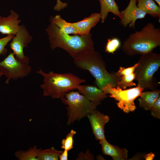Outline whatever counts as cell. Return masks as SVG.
<instances>
[{"instance_id":"d6986e66","label":"cell","mask_w":160,"mask_h":160,"mask_svg":"<svg viewBox=\"0 0 160 160\" xmlns=\"http://www.w3.org/2000/svg\"><path fill=\"white\" fill-rule=\"evenodd\" d=\"M50 22L54 23L60 31L65 33L78 35L77 32L73 23H69L63 19L59 15L51 18Z\"/></svg>"},{"instance_id":"f1b7e54d","label":"cell","mask_w":160,"mask_h":160,"mask_svg":"<svg viewBox=\"0 0 160 160\" xmlns=\"http://www.w3.org/2000/svg\"><path fill=\"white\" fill-rule=\"evenodd\" d=\"M56 5L54 7V10L59 11L67 7V4L66 3H63L60 0H56Z\"/></svg>"},{"instance_id":"3957f363","label":"cell","mask_w":160,"mask_h":160,"mask_svg":"<svg viewBox=\"0 0 160 160\" xmlns=\"http://www.w3.org/2000/svg\"><path fill=\"white\" fill-rule=\"evenodd\" d=\"M160 46V28L148 23L139 31L129 35L122 46L123 51L132 56L152 52Z\"/></svg>"},{"instance_id":"1f68e13d","label":"cell","mask_w":160,"mask_h":160,"mask_svg":"<svg viewBox=\"0 0 160 160\" xmlns=\"http://www.w3.org/2000/svg\"><path fill=\"white\" fill-rule=\"evenodd\" d=\"M156 1L159 5V6L160 7V0H154Z\"/></svg>"},{"instance_id":"cb8c5ba5","label":"cell","mask_w":160,"mask_h":160,"mask_svg":"<svg viewBox=\"0 0 160 160\" xmlns=\"http://www.w3.org/2000/svg\"><path fill=\"white\" fill-rule=\"evenodd\" d=\"M76 131L71 129L65 138L62 141L61 148L64 150L69 151L73 148V137L76 134Z\"/></svg>"},{"instance_id":"4316f807","label":"cell","mask_w":160,"mask_h":160,"mask_svg":"<svg viewBox=\"0 0 160 160\" xmlns=\"http://www.w3.org/2000/svg\"><path fill=\"white\" fill-rule=\"evenodd\" d=\"M151 115L156 118H160V97L155 101L151 107Z\"/></svg>"},{"instance_id":"8992f818","label":"cell","mask_w":160,"mask_h":160,"mask_svg":"<svg viewBox=\"0 0 160 160\" xmlns=\"http://www.w3.org/2000/svg\"><path fill=\"white\" fill-rule=\"evenodd\" d=\"M141 55L134 72L135 79L143 89L153 90L156 83L153 76L160 67V55L151 52Z\"/></svg>"},{"instance_id":"277c9868","label":"cell","mask_w":160,"mask_h":160,"mask_svg":"<svg viewBox=\"0 0 160 160\" xmlns=\"http://www.w3.org/2000/svg\"><path fill=\"white\" fill-rule=\"evenodd\" d=\"M36 72L43 77V83L40 86L43 96L53 99L64 97L66 93L76 89L79 85L86 81L71 73H57L51 71L46 73L40 68Z\"/></svg>"},{"instance_id":"6da1fadb","label":"cell","mask_w":160,"mask_h":160,"mask_svg":"<svg viewBox=\"0 0 160 160\" xmlns=\"http://www.w3.org/2000/svg\"><path fill=\"white\" fill-rule=\"evenodd\" d=\"M46 31L51 49H63L73 59L87 51L95 49L90 33L82 36H71L60 31L57 26L51 22Z\"/></svg>"},{"instance_id":"7c38bea8","label":"cell","mask_w":160,"mask_h":160,"mask_svg":"<svg viewBox=\"0 0 160 160\" xmlns=\"http://www.w3.org/2000/svg\"><path fill=\"white\" fill-rule=\"evenodd\" d=\"M10 12L7 17L0 16V33L3 34L15 35L20 27L19 24L21 21L18 19L19 15L12 10Z\"/></svg>"},{"instance_id":"44dd1931","label":"cell","mask_w":160,"mask_h":160,"mask_svg":"<svg viewBox=\"0 0 160 160\" xmlns=\"http://www.w3.org/2000/svg\"><path fill=\"white\" fill-rule=\"evenodd\" d=\"M62 151H58L52 147L50 148L41 150L37 158L38 160H58Z\"/></svg>"},{"instance_id":"30bf717a","label":"cell","mask_w":160,"mask_h":160,"mask_svg":"<svg viewBox=\"0 0 160 160\" xmlns=\"http://www.w3.org/2000/svg\"><path fill=\"white\" fill-rule=\"evenodd\" d=\"M137 0H130L127 7L121 12L122 18L119 23L124 27L129 25V28L135 29L136 20L145 18L146 14L137 7Z\"/></svg>"},{"instance_id":"e0dca14e","label":"cell","mask_w":160,"mask_h":160,"mask_svg":"<svg viewBox=\"0 0 160 160\" xmlns=\"http://www.w3.org/2000/svg\"><path fill=\"white\" fill-rule=\"evenodd\" d=\"M159 89L142 92L138 99L139 106L146 110H150L155 101L160 97Z\"/></svg>"},{"instance_id":"9c48e42d","label":"cell","mask_w":160,"mask_h":160,"mask_svg":"<svg viewBox=\"0 0 160 160\" xmlns=\"http://www.w3.org/2000/svg\"><path fill=\"white\" fill-rule=\"evenodd\" d=\"M32 38L24 25L20 27L12 39L10 46L15 58L22 62L29 63V58L25 56L23 52L24 49L27 47Z\"/></svg>"},{"instance_id":"ac0fdd59","label":"cell","mask_w":160,"mask_h":160,"mask_svg":"<svg viewBox=\"0 0 160 160\" xmlns=\"http://www.w3.org/2000/svg\"><path fill=\"white\" fill-rule=\"evenodd\" d=\"M137 7L146 14L154 18H158L160 22V7L153 0H137Z\"/></svg>"},{"instance_id":"4fadbf2b","label":"cell","mask_w":160,"mask_h":160,"mask_svg":"<svg viewBox=\"0 0 160 160\" xmlns=\"http://www.w3.org/2000/svg\"><path fill=\"white\" fill-rule=\"evenodd\" d=\"M76 89L87 99L92 102L100 103L108 97L107 94L102 89L91 85L80 84Z\"/></svg>"},{"instance_id":"603a6c76","label":"cell","mask_w":160,"mask_h":160,"mask_svg":"<svg viewBox=\"0 0 160 160\" xmlns=\"http://www.w3.org/2000/svg\"><path fill=\"white\" fill-rule=\"evenodd\" d=\"M121 42L118 38L114 37L108 39L105 47V52L114 54L115 52L120 47Z\"/></svg>"},{"instance_id":"f546056e","label":"cell","mask_w":160,"mask_h":160,"mask_svg":"<svg viewBox=\"0 0 160 160\" xmlns=\"http://www.w3.org/2000/svg\"><path fill=\"white\" fill-rule=\"evenodd\" d=\"M68 151L65 150H64V151H62L59 156V159L60 160H68Z\"/></svg>"},{"instance_id":"9a60e30c","label":"cell","mask_w":160,"mask_h":160,"mask_svg":"<svg viewBox=\"0 0 160 160\" xmlns=\"http://www.w3.org/2000/svg\"><path fill=\"white\" fill-rule=\"evenodd\" d=\"M99 143L101 146L102 151L104 155L111 156L114 160L127 159L128 151L126 149L112 145L106 140L100 141Z\"/></svg>"},{"instance_id":"5b68a950","label":"cell","mask_w":160,"mask_h":160,"mask_svg":"<svg viewBox=\"0 0 160 160\" xmlns=\"http://www.w3.org/2000/svg\"><path fill=\"white\" fill-rule=\"evenodd\" d=\"M64 103L67 105L68 120L69 125L76 120L87 117L96 110L100 103L90 101L79 92L70 91L60 99Z\"/></svg>"},{"instance_id":"7402d4cb","label":"cell","mask_w":160,"mask_h":160,"mask_svg":"<svg viewBox=\"0 0 160 160\" xmlns=\"http://www.w3.org/2000/svg\"><path fill=\"white\" fill-rule=\"evenodd\" d=\"M119 80L118 86L122 89H126L127 87L135 86L133 81L135 79V74L133 73L130 74L120 76L118 77Z\"/></svg>"},{"instance_id":"8fae6325","label":"cell","mask_w":160,"mask_h":160,"mask_svg":"<svg viewBox=\"0 0 160 160\" xmlns=\"http://www.w3.org/2000/svg\"><path fill=\"white\" fill-rule=\"evenodd\" d=\"M87 117L90 123L95 139L99 141L106 140L104 127L109 121V117L96 110Z\"/></svg>"},{"instance_id":"d6a6232c","label":"cell","mask_w":160,"mask_h":160,"mask_svg":"<svg viewBox=\"0 0 160 160\" xmlns=\"http://www.w3.org/2000/svg\"><path fill=\"white\" fill-rule=\"evenodd\" d=\"M3 75V74L0 71V78Z\"/></svg>"},{"instance_id":"d4e9b609","label":"cell","mask_w":160,"mask_h":160,"mask_svg":"<svg viewBox=\"0 0 160 160\" xmlns=\"http://www.w3.org/2000/svg\"><path fill=\"white\" fill-rule=\"evenodd\" d=\"M15 35H9L0 39V56L4 55L7 53V50L5 47L8 43L12 39Z\"/></svg>"},{"instance_id":"83f0119b","label":"cell","mask_w":160,"mask_h":160,"mask_svg":"<svg viewBox=\"0 0 160 160\" xmlns=\"http://www.w3.org/2000/svg\"><path fill=\"white\" fill-rule=\"evenodd\" d=\"M94 158L93 154H91L89 150H87L85 153H80L76 160H94Z\"/></svg>"},{"instance_id":"4dcf8cb0","label":"cell","mask_w":160,"mask_h":160,"mask_svg":"<svg viewBox=\"0 0 160 160\" xmlns=\"http://www.w3.org/2000/svg\"><path fill=\"white\" fill-rule=\"evenodd\" d=\"M155 156V155L154 153L152 152H150L146 154L144 156V158L146 160H152L154 159Z\"/></svg>"},{"instance_id":"484cf974","label":"cell","mask_w":160,"mask_h":160,"mask_svg":"<svg viewBox=\"0 0 160 160\" xmlns=\"http://www.w3.org/2000/svg\"><path fill=\"white\" fill-rule=\"evenodd\" d=\"M137 65V63L133 66L127 68L120 66L118 71L114 74L118 77L121 76L130 74L134 73Z\"/></svg>"},{"instance_id":"5bb4252c","label":"cell","mask_w":160,"mask_h":160,"mask_svg":"<svg viewBox=\"0 0 160 160\" xmlns=\"http://www.w3.org/2000/svg\"><path fill=\"white\" fill-rule=\"evenodd\" d=\"M100 19V13H95L81 21L73 23L76 28L78 35L82 36L90 33L91 29L97 25Z\"/></svg>"},{"instance_id":"ffe728a7","label":"cell","mask_w":160,"mask_h":160,"mask_svg":"<svg viewBox=\"0 0 160 160\" xmlns=\"http://www.w3.org/2000/svg\"><path fill=\"white\" fill-rule=\"evenodd\" d=\"M41 149L36 145L25 151L20 150L15 152V155L19 160H38V154Z\"/></svg>"},{"instance_id":"ba28073f","label":"cell","mask_w":160,"mask_h":160,"mask_svg":"<svg viewBox=\"0 0 160 160\" xmlns=\"http://www.w3.org/2000/svg\"><path fill=\"white\" fill-rule=\"evenodd\" d=\"M31 69L29 63L17 59L12 52L0 62V71L6 76L5 83L7 84L11 79L17 80L27 76L30 73Z\"/></svg>"},{"instance_id":"7a4b0ae2","label":"cell","mask_w":160,"mask_h":160,"mask_svg":"<svg viewBox=\"0 0 160 160\" xmlns=\"http://www.w3.org/2000/svg\"><path fill=\"white\" fill-rule=\"evenodd\" d=\"M78 68L88 71L95 78L97 87L102 89L108 85L118 86L119 78L108 72L106 64L100 54L95 49L87 51L74 59Z\"/></svg>"},{"instance_id":"52a82bcc","label":"cell","mask_w":160,"mask_h":160,"mask_svg":"<svg viewBox=\"0 0 160 160\" xmlns=\"http://www.w3.org/2000/svg\"><path fill=\"white\" fill-rule=\"evenodd\" d=\"M102 90L109 96L117 101L116 103L118 107L126 113L134 111L136 109L134 101L141 96L144 89L139 85L128 89H122L118 86L113 87L108 85Z\"/></svg>"},{"instance_id":"2e32d148","label":"cell","mask_w":160,"mask_h":160,"mask_svg":"<svg viewBox=\"0 0 160 160\" xmlns=\"http://www.w3.org/2000/svg\"><path fill=\"white\" fill-rule=\"evenodd\" d=\"M99 0L101 7L100 14L102 23L104 22L109 12H111L115 15L117 16L121 20L122 19V14L115 0Z\"/></svg>"}]
</instances>
